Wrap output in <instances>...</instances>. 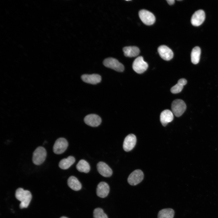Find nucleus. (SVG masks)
Wrapping results in <instances>:
<instances>
[{
    "mask_svg": "<svg viewBox=\"0 0 218 218\" xmlns=\"http://www.w3.org/2000/svg\"><path fill=\"white\" fill-rule=\"evenodd\" d=\"M16 198L21 202L19 207L21 209L28 207L31 200L32 195L31 192L28 190H24L23 188H18L15 193Z\"/></svg>",
    "mask_w": 218,
    "mask_h": 218,
    "instance_id": "nucleus-1",
    "label": "nucleus"
},
{
    "mask_svg": "<svg viewBox=\"0 0 218 218\" xmlns=\"http://www.w3.org/2000/svg\"><path fill=\"white\" fill-rule=\"evenodd\" d=\"M97 168L99 173L104 177H109L112 175V169L104 162H99L97 164Z\"/></svg>",
    "mask_w": 218,
    "mask_h": 218,
    "instance_id": "nucleus-15",
    "label": "nucleus"
},
{
    "mask_svg": "<svg viewBox=\"0 0 218 218\" xmlns=\"http://www.w3.org/2000/svg\"><path fill=\"white\" fill-rule=\"evenodd\" d=\"M174 213V211L172 209H164L159 211L157 215V218H173Z\"/></svg>",
    "mask_w": 218,
    "mask_h": 218,
    "instance_id": "nucleus-20",
    "label": "nucleus"
},
{
    "mask_svg": "<svg viewBox=\"0 0 218 218\" xmlns=\"http://www.w3.org/2000/svg\"><path fill=\"white\" fill-rule=\"evenodd\" d=\"M171 108L172 112L176 117H179L184 113L186 109V105L182 100L177 99L172 103Z\"/></svg>",
    "mask_w": 218,
    "mask_h": 218,
    "instance_id": "nucleus-3",
    "label": "nucleus"
},
{
    "mask_svg": "<svg viewBox=\"0 0 218 218\" xmlns=\"http://www.w3.org/2000/svg\"><path fill=\"white\" fill-rule=\"evenodd\" d=\"M148 67L147 63L145 61L142 56H139L134 61L132 64L134 70L138 74L144 72Z\"/></svg>",
    "mask_w": 218,
    "mask_h": 218,
    "instance_id": "nucleus-5",
    "label": "nucleus"
},
{
    "mask_svg": "<svg viewBox=\"0 0 218 218\" xmlns=\"http://www.w3.org/2000/svg\"><path fill=\"white\" fill-rule=\"evenodd\" d=\"M94 218H108L102 209L97 208L94 209L93 213Z\"/></svg>",
    "mask_w": 218,
    "mask_h": 218,
    "instance_id": "nucleus-24",
    "label": "nucleus"
},
{
    "mask_svg": "<svg viewBox=\"0 0 218 218\" xmlns=\"http://www.w3.org/2000/svg\"><path fill=\"white\" fill-rule=\"evenodd\" d=\"M103 64L106 67L118 72H121L124 70V65L117 60L113 58H108L105 59Z\"/></svg>",
    "mask_w": 218,
    "mask_h": 218,
    "instance_id": "nucleus-4",
    "label": "nucleus"
},
{
    "mask_svg": "<svg viewBox=\"0 0 218 218\" xmlns=\"http://www.w3.org/2000/svg\"><path fill=\"white\" fill-rule=\"evenodd\" d=\"M77 170L80 172L88 173L90 169V166L88 163L85 160H80L76 165Z\"/></svg>",
    "mask_w": 218,
    "mask_h": 218,
    "instance_id": "nucleus-23",
    "label": "nucleus"
},
{
    "mask_svg": "<svg viewBox=\"0 0 218 218\" xmlns=\"http://www.w3.org/2000/svg\"><path fill=\"white\" fill-rule=\"evenodd\" d=\"M173 119L172 111L169 110H165L160 114V120L162 124L165 126L169 123L172 121Z\"/></svg>",
    "mask_w": 218,
    "mask_h": 218,
    "instance_id": "nucleus-16",
    "label": "nucleus"
},
{
    "mask_svg": "<svg viewBox=\"0 0 218 218\" xmlns=\"http://www.w3.org/2000/svg\"><path fill=\"white\" fill-rule=\"evenodd\" d=\"M124 55L127 57H135L139 54L140 51L139 48L136 46H127L123 48Z\"/></svg>",
    "mask_w": 218,
    "mask_h": 218,
    "instance_id": "nucleus-17",
    "label": "nucleus"
},
{
    "mask_svg": "<svg viewBox=\"0 0 218 218\" xmlns=\"http://www.w3.org/2000/svg\"><path fill=\"white\" fill-rule=\"evenodd\" d=\"M60 218H68L67 217H65V216H63L61 217Z\"/></svg>",
    "mask_w": 218,
    "mask_h": 218,
    "instance_id": "nucleus-26",
    "label": "nucleus"
},
{
    "mask_svg": "<svg viewBox=\"0 0 218 218\" xmlns=\"http://www.w3.org/2000/svg\"><path fill=\"white\" fill-rule=\"evenodd\" d=\"M46 156L47 152L45 149L41 146L38 147L33 153L32 161L35 165H40L44 161Z\"/></svg>",
    "mask_w": 218,
    "mask_h": 218,
    "instance_id": "nucleus-2",
    "label": "nucleus"
},
{
    "mask_svg": "<svg viewBox=\"0 0 218 218\" xmlns=\"http://www.w3.org/2000/svg\"><path fill=\"white\" fill-rule=\"evenodd\" d=\"M200 54L201 50L199 47L196 46L192 49L191 54V58L193 64H196L199 63Z\"/></svg>",
    "mask_w": 218,
    "mask_h": 218,
    "instance_id": "nucleus-22",
    "label": "nucleus"
},
{
    "mask_svg": "<svg viewBox=\"0 0 218 218\" xmlns=\"http://www.w3.org/2000/svg\"><path fill=\"white\" fill-rule=\"evenodd\" d=\"M68 143L65 138L61 137L55 141L53 147V151L56 154H61L64 153L67 148Z\"/></svg>",
    "mask_w": 218,
    "mask_h": 218,
    "instance_id": "nucleus-8",
    "label": "nucleus"
},
{
    "mask_svg": "<svg viewBox=\"0 0 218 218\" xmlns=\"http://www.w3.org/2000/svg\"><path fill=\"white\" fill-rule=\"evenodd\" d=\"M187 83V80L184 78H181L178 81L177 83L172 87L170 89L171 92L173 94H177L180 92L183 86Z\"/></svg>",
    "mask_w": 218,
    "mask_h": 218,
    "instance_id": "nucleus-21",
    "label": "nucleus"
},
{
    "mask_svg": "<svg viewBox=\"0 0 218 218\" xmlns=\"http://www.w3.org/2000/svg\"><path fill=\"white\" fill-rule=\"evenodd\" d=\"M75 159L72 156H69L66 158L61 160L59 163V166L61 169L66 170L69 168L75 162Z\"/></svg>",
    "mask_w": 218,
    "mask_h": 218,
    "instance_id": "nucleus-19",
    "label": "nucleus"
},
{
    "mask_svg": "<svg viewBox=\"0 0 218 218\" xmlns=\"http://www.w3.org/2000/svg\"><path fill=\"white\" fill-rule=\"evenodd\" d=\"M205 18L204 11L202 10H198L192 15L191 20V23L194 26H199L203 22Z\"/></svg>",
    "mask_w": 218,
    "mask_h": 218,
    "instance_id": "nucleus-9",
    "label": "nucleus"
},
{
    "mask_svg": "<svg viewBox=\"0 0 218 218\" xmlns=\"http://www.w3.org/2000/svg\"><path fill=\"white\" fill-rule=\"evenodd\" d=\"M144 177L143 172L140 170H136L129 175L127 178V182L131 185L135 186L142 181Z\"/></svg>",
    "mask_w": 218,
    "mask_h": 218,
    "instance_id": "nucleus-7",
    "label": "nucleus"
},
{
    "mask_svg": "<svg viewBox=\"0 0 218 218\" xmlns=\"http://www.w3.org/2000/svg\"><path fill=\"white\" fill-rule=\"evenodd\" d=\"M139 15L142 22L147 25H152L155 21V18L154 14L146 10H140L139 12Z\"/></svg>",
    "mask_w": 218,
    "mask_h": 218,
    "instance_id": "nucleus-6",
    "label": "nucleus"
},
{
    "mask_svg": "<svg viewBox=\"0 0 218 218\" xmlns=\"http://www.w3.org/2000/svg\"><path fill=\"white\" fill-rule=\"evenodd\" d=\"M109 191L110 187L107 183L104 182H101L97 186L96 194L100 197L104 198L107 196Z\"/></svg>",
    "mask_w": 218,
    "mask_h": 218,
    "instance_id": "nucleus-13",
    "label": "nucleus"
},
{
    "mask_svg": "<svg viewBox=\"0 0 218 218\" xmlns=\"http://www.w3.org/2000/svg\"><path fill=\"white\" fill-rule=\"evenodd\" d=\"M84 122L92 127H96L101 123V119L100 116L95 114H91L86 116L84 119Z\"/></svg>",
    "mask_w": 218,
    "mask_h": 218,
    "instance_id": "nucleus-11",
    "label": "nucleus"
},
{
    "mask_svg": "<svg viewBox=\"0 0 218 218\" xmlns=\"http://www.w3.org/2000/svg\"><path fill=\"white\" fill-rule=\"evenodd\" d=\"M81 79L84 82L95 84L100 83L101 80V76L97 74H84L81 76Z\"/></svg>",
    "mask_w": 218,
    "mask_h": 218,
    "instance_id": "nucleus-14",
    "label": "nucleus"
},
{
    "mask_svg": "<svg viewBox=\"0 0 218 218\" xmlns=\"http://www.w3.org/2000/svg\"><path fill=\"white\" fill-rule=\"evenodd\" d=\"M166 1L170 5L173 4L175 2V1L174 0H167Z\"/></svg>",
    "mask_w": 218,
    "mask_h": 218,
    "instance_id": "nucleus-25",
    "label": "nucleus"
},
{
    "mask_svg": "<svg viewBox=\"0 0 218 218\" xmlns=\"http://www.w3.org/2000/svg\"><path fill=\"white\" fill-rule=\"evenodd\" d=\"M68 186L71 189L74 191L80 190L82 187L81 183L75 177L71 176L68 178L67 181Z\"/></svg>",
    "mask_w": 218,
    "mask_h": 218,
    "instance_id": "nucleus-18",
    "label": "nucleus"
},
{
    "mask_svg": "<svg viewBox=\"0 0 218 218\" xmlns=\"http://www.w3.org/2000/svg\"><path fill=\"white\" fill-rule=\"evenodd\" d=\"M136 137L134 134H130L125 138L123 144L124 150L126 152L131 150L134 147L136 143Z\"/></svg>",
    "mask_w": 218,
    "mask_h": 218,
    "instance_id": "nucleus-10",
    "label": "nucleus"
},
{
    "mask_svg": "<svg viewBox=\"0 0 218 218\" xmlns=\"http://www.w3.org/2000/svg\"><path fill=\"white\" fill-rule=\"evenodd\" d=\"M158 52L160 57L166 61L172 59L173 54L172 50L167 46L162 45L158 48Z\"/></svg>",
    "mask_w": 218,
    "mask_h": 218,
    "instance_id": "nucleus-12",
    "label": "nucleus"
}]
</instances>
